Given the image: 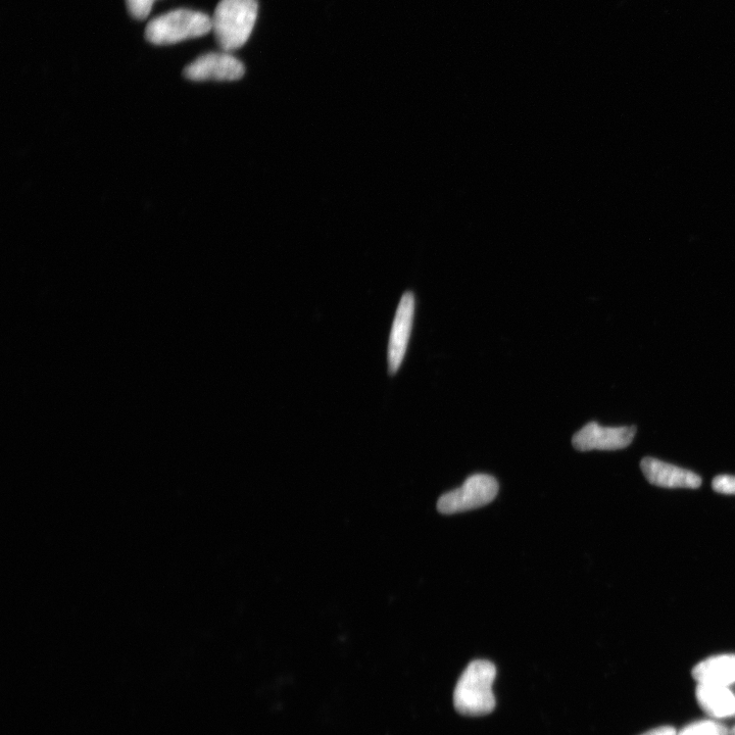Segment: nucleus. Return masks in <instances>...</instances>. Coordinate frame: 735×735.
<instances>
[{"instance_id": "nucleus-9", "label": "nucleus", "mask_w": 735, "mask_h": 735, "mask_svg": "<svg viewBox=\"0 0 735 735\" xmlns=\"http://www.w3.org/2000/svg\"><path fill=\"white\" fill-rule=\"evenodd\" d=\"M696 694L698 703L712 718L735 717V695L728 686L699 683Z\"/></svg>"}, {"instance_id": "nucleus-12", "label": "nucleus", "mask_w": 735, "mask_h": 735, "mask_svg": "<svg viewBox=\"0 0 735 735\" xmlns=\"http://www.w3.org/2000/svg\"><path fill=\"white\" fill-rule=\"evenodd\" d=\"M155 0H126L130 15L137 20H144L152 12Z\"/></svg>"}, {"instance_id": "nucleus-10", "label": "nucleus", "mask_w": 735, "mask_h": 735, "mask_svg": "<svg viewBox=\"0 0 735 735\" xmlns=\"http://www.w3.org/2000/svg\"><path fill=\"white\" fill-rule=\"evenodd\" d=\"M693 676L700 684L728 686L735 683V655H720L699 663Z\"/></svg>"}, {"instance_id": "nucleus-11", "label": "nucleus", "mask_w": 735, "mask_h": 735, "mask_svg": "<svg viewBox=\"0 0 735 735\" xmlns=\"http://www.w3.org/2000/svg\"><path fill=\"white\" fill-rule=\"evenodd\" d=\"M677 735H730V730L716 720H702L684 727Z\"/></svg>"}, {"instance_id": "nucleus-8", "label": "nucleus", "mask_w": 735, "mask_h": 735, "mask_svg": "<svg viewBox=\"0 0 735 735\" xmlns=\"http://www.w3.org/2000/svg\"><path fill=\"white\" fill-rule=\"evenodd\" d=\"M641 469L648 481L659 487L699 488L702 484L698 474L652 457L643 459Z\"/></svg>"}, {"instance_id": "nucleus-14", "label": "nucleus", "mask_w": 735, "mask_h": 735, "mask_svg": "<svg viewBox=\"0 0 735 735\" xmlns=\"http://www.w3.org/2000/svg\"><path fill=\"white\" fill-rule=\"evenodd\" d=\"M642 735H677V732L671 726H662L656 729H652Z\"/></svg>"}, {"instance_id": "nucleus-7", "label": "nucleus", "mask_w": 735, "mask_h": 735, "mask_svg": "<svg viewBox=\"0 0 735 735\" xmlns=\"http://www.w3.org/2000/svg\"><path fill=\"white\" fill-rule=\"evenodd\" d=\"M244 65L227 52L204 55L186 66L185 78L191 81H236L243 77Z\"/></svg>"}, {"instance_id": "nucleus-1", "label": "nucleus", "mask_w": 735, "mask_h": 735, "mask_svg": "<svg viewBox=\"0 0 735 735\" xmlns=\"http://www.w3.org/2000/svg\"><path fill=\"white\" fill-rule=\"evenodd\" d=\"M496 666L489 661L477 660L469 664L461 675L454 693L457 711L467 716H483L496 708L493 684Z\"/></svg>"}, {"instance_id": "nucleus-4", "label": "nucleus", "mask_w": 735, "mask_h": 735, "mask_svg": "<svg viewBox=\"0 0 735 735\" xmlns=\"http://www.w3.org/2000/svg\"><path fill=\"white\" fill-rule=\"evenodd\" d=\"M498 492L499 484L493 476L475 474L460 488L440 497L437 510L441 514L452 515L478 509L492 503Z\"/></svg>"}, {"instance_id": "nucleus-5", "label": "nucleus", "mask_w": 735, "mask_h": 735, "mask_svg": "<svg viewBox=\"0 0 735 735\" xmlns=\"http://www.w3.org/2000/svg\"><path fill=\"white\" fill-rule=\"evenodd\" d=\"M635 434V426L604 427L591 422L573 436L572 443L581 452L617 451L629 447Z\"/></svg>"}, {"instance_id": "nucleus-3", "label": "nucleus", "mask_w": 735, "mask_h": 735, "mask_svg": "<svg viewBox=\"0 0 735 735\" xmlns=\"http://www.w3.org/2000/svg\"><path fill=\"white\" fill-rule=\"evenodd\" d=\"M212 30L213 21L208 15L180 9L153 19L145 28V38L156 45H170L205 36Z\"/></svg>"}, {"instance_id": "nucleus-15", "label": "nucleus", "mask_w": 735, "mask_h": 735, "mask_svg": "<svg viewBox=\"0 0 735 735\" xmlns=\"http://www.w3.org/2000/svg\"><path fill=\"white\" fill-rule=\"evenodd\" d=\"M730 735H735V725H734V727H733V728H732V729L730 730Z\"/></svg>"}, {"instance_id": "nucleus-6", "label": "nucleus", "mask_w": 735, "mask_h": 735, "mask_svg": "<svg viewBox=\"0 0 735 735\" xmlns=\"http://www.w3.org/2000/svg\"><path fill=\"white\" fill-rule=\"evenodd\" d=\"M415 314V297L412 292H406L397 310L394 324H392L388 343V371L394 375L400 369L411 336Z\"/></svg>"}, {"instance_id": "nucleus-2", "label": "nucleus", "mask_w": 735, "mask_h": 735, "mask_svg": "<svg viewBox=\"0 0 735 735\" xmlns=\"http://www.w3.org/2000/svg\"><path fill=\"white\" fill-rule=\"evenodd\" d=\"M258 14L257 0H221L212 21L215 36L224 52H234L247 43Z\"/></svg>"}, {"instance_id": "nucleus-13", "label": "nucleus", "mask_w": 735, "mask_h": 735, "mask_svg": "<svg viewBox=\"0 0 735 735\" xmlns=\"http://www.w3.org/2000/svg\"><path fill=\"white\" fill-rule=\"evenodd\" d=\"M712 486L716 493L735 495V476L719 475L714 478Z\"/></svg>"}]
</instances>
